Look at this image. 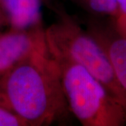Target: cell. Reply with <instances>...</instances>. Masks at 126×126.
Segmentation results:
<instances>
[{"mask_svg": "<svg viewBox=\"0 0 126 126\" xmlns=\"http://www.w3.org/2000/svg\"><path fill=\"white\" fill-rule=\"evenodd\" d=\"M118 8L124 15H126V0H116Z\"/></svg>", "mask_w": 126, "mask_h": 126, "instance_id": "10", "label": "cell"}, {"mask_svg": "<svg viewBox=\"0 0 126 126\" xmlns=\"http://www.w3.org/2000/svg\"><path fill=\"white\" fill-rule=\"evenodd\" d=\"M0 126H27L17 114L0 104Z\"/></svg>", "mask_w": 126, "mask_h": 126, "instance_id": "8", "label": "cell"}, {"mask_svg": "<svg viewBox=\"0 0 126 126\" xmlns=\"http://www.w3.org/2000/svg\"><path fill=\"white\" fill-rule=\"evenodd\" d=\"M41 0H4L11 28L27 30L40 26Z\"/></svg>", "mask_w": 126, "mask_h": 126, "instance_id": "5", "label": "cell"}, {"mask_svg": "<svg viewBox=\"0 0 126 126\" xmlns=\"http://www.w3.org/2000/svg\"><path fill=\"white\" fill-rule=\"evenodd\" d=\"M50 0H41V1H45V2H46V1H49Z\"/></svg>", "mask_w": 126, "mask_h": 126, "instance_id": "11", "label": "cell"}, {"mask_svg": "<svg viewBox=\"0 0 126 126\" xmlns=\"http://www.w3.org/2000/svg\"><path fill=\"white\" fill-rule=\"evenodd\" d=\"M91 11L101 14H115L118 10L116 0H75Z\"/></svg>", "mask_w": 126, "mask_h": 126, "instance_id": "7", "label": "cell"}, {"mask_svg": "<svg viewBox=\"0 0 126 126\" xmlns=\"http://www.w3.org/2000/svg\"><path fill=\"white\" fill-rule=\"evenodd\" d=\"M105 50L118 83L126 94V39L118 38L113 40Z\"/></svg>", "mask_w": 126, "mask_h": 126, "instance_id": "6", "label": "cell"}, {"mask_svg": "<svg viewBox=\"0 0 126 126\" xmlns=\"http://www.w3.org/2000/svg\"><path fill=\"white\" fill-rule=\"evenodd\" d=\"M52 57L58 64L68 108L83 126H114L124 123L126 108L102 83L77 63Z\"/></svg>", "mask_w": 126, "mask_h": 126, "instance_id": "2", "label": "cell"}, {"mask_svg": "<svg viewBox=\"0 0 126 126\" xmlns=\"http://www.w3.org/2000/svg\"><path fill=\"white\" fill-rule=\"evenodd\" d=\"M44 44V30L41 25L27 30L11 28L0 33V77Z\"/></svg>", "mask_w": 126, "mask_h": 126, "instance_id": "4", "label": "cell"}, {"mask_svg": "<svg viewBox=\"0 0 126 126\" xmlns=\"http://www.w3.org/2000/svg\"><path fill=\"white\" fill-rule=\"evenodd\" d=\"M4 0H0V28L6 24H9V19L4 9Z\"/></svg>", "mask_w": 126, "mask_h": 126, "instance_id": "9", "label": "cell"}, {"mask_svg": "<svg viewBox=\"0 0 126 126\" xmlns=\"http://www.w3.org/2000/svg\"><path fill=\"white\" fill-rule=\"evenodd\" d=\"M0 104L27 126H48L69 110L58 63L46 44L0 77Z\"/></svg>", "mask_w": 126, "mask_h": 126, "instance_id": "1", "label": "cell"}, {"mask_svg": "<svg viewBox=\"0 0 126 126\" xmlns=\"http://www.w3.org/2000/svg\"><path fill=\"white\" fill-rule=\"evenodd\" d=\"M44 36L47 49L52 56L85 68L126 108V94L118 83L106 50L97 41L64 15L46 29Z\"/></svg>", "mask_w": 126, "mask_h": 126, "instance_id": "3", "label": "cell"}]
</instances>
